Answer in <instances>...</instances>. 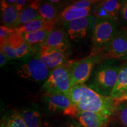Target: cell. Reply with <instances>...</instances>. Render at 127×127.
<instances>
[{
  "label": "cell",
  "instance_id": "7a4b0ae2",
  "mask_svg": "<svg viewBox=\"0 0 127 127\" xmlns=\"http://www.w3.org/2000/svg\"><path fill=\"white\" fill-rule=\"evenodd\" d=\"M121 65L116 61L105 60L94 69L87 85L100 94L111 96Z\"/></svg>",
  "mask_w": 127,
  "mask_h": 127
},
{
  "label": "cell",
  "instance_id": "e0dca14e",
  "mask_svg": "<svg viewBox=\"0 0 127 127\" xmlns=\"http://www.w3.org/2000/svg\"><path fill=\"white\" fill-rule=\"evenodd\" d=\"M0 7L3 25L14 29L20 12L15 8V6L8 4L5 1H0Z\"/></svg>",
  "mask_w": 127,
  "mask_h": 127
},
{
  "label": "cell",
  "instance_id": "5b68a950",
  "mask_svg": "<svg viewBox=\"0 0 127 127\" xmlns=\"http://www.w3.org/2000/svg\"><path fill=\"white\" fill-rule=\"evenodd\" d=\"M99 57L96 55H90L77 61L68 64L71 72V88L78 84H83L90 79L94 71L95 64Z\"/></svg>",
  "mask_w": 127,
  "mask_h": 127
},
{
  "label": "cell",
  "instance_id": "9c48e42d",
  "mask_svg": "<svg viewBox=\"0 0 127 127\" xmlns=\"http://www.w3.org/2000/svg\"><path fill=\"white\" fill-rule=\"evenodd\" d=\"M36 57L51 71L59 66L67 65L69 63L66 53L58 49L45 45L39 47Z\"/></svg>",
  "mask_w": 127,
  "mask_h": 127
},
{
  "label": "cell",
  "instance_id": "ba28073f",
  "mask_svg": "<svg viewBox=\"0 0 127 127\" xmlns=\"http://www.w3.org/2000/svg\"><path fill=\"white\" fill-rule=\"evenodd\" d=\"M31 45L24 39L21 34L14 32L7 42L1 47L8 59H18L26 56L31 52Z\"/></svg>",
  "mask_w": 127,
  "mask_h": 127
},
{
  "label": "cell",
  "instance_id": "83f0119b",
  "mask_svg": "<svg viewBox=\"0 0 127 127\" xmlns=\"http://www.w3.org/2000/svg\"><path fill=\"white\" fill-rule=\"evenodd\" d=\"M29 4H30V1H26V0H17V2L14 5V6H15V8L20 12Z\"/></svg>",
  "mask_w": 127,
  "mask_h": 127
},
{
  "label": "cell",
  "instance_id": "f546056e",
  "mask_svg": "<svg viewBox=\"0 0 127 127\" xmlns=\"http://www.w3.org/2000/svg\"><path fill=\"white\" fill-rule=\"evenodd\" d=\"M5 1L8 4L11 5H14L17 2V0H6Z\"/></svg>",
  "mask_w": 127,
  "mask_h": 127
},
{
  "label": "cell",
  "instance_id": "44dd1931",
  "mask_svg": "<svg viewBox=\"0 0 127 127\" xmlns=\"http://www.w3.org/2000/svg\"><path fill=\"white\" fill-rule=\"evenodd\" d=\"M51 32L48 30H44L33 32L24 33L21 35L24 39L31 46L38 45L40 47L45 43Z\"/></svg>",
  "mask_w": 127,
  "mask_h": 127
},
{
  "label": "cell",
  "instance_id": "6da1fadb",
  "mask_svg": "<svg viewBox=\"0 0 127 127\" xmlns=\"http://www.w3.org/2000/svg\"><path fill=\"white\" fill-rule=\"evenodd\" d=\"M66 95L79 111L96 112L108 117L115 112L120 104L111 96L100 94L85 84L72 87Z\"/></svg>",
  "mask_w": 127,
  "mask_h": 127
},
{
  "label": "cell",
  "instance_id": "8992f818",
  "mask_svg": "<svg viewBox=\"0 0 127 127\" xmlns=\"http://www.w3.org/2000/svg\"><path fill=\"white\" fill-rule=\"evenodd\" d=\"M98 54L105 60L127 62V30H120L110 43Z\"/></svg>",
  "mask_w": 127,
  "mask_h": 127
},
{
  "label": "cell",
  "instance_id": "8fae6325",
  "mask_svg": "<svg viewBox=\"0 0 127 127\" xmlns=\"http://www.w3.org/2000/svg\"><path fill=\"white\" fill-rule=\"evenodd\" d=\"M124 1L106 0L98 1L93 10L92 15L97 20L118 21Z\"/></svg>",
  "mask_w": 127,
  "mask_h": 127
},
{
  "label": "cell",
  "instance_id": "ac0fdd59",
  "mask_svg": "<svg viewBox=\"0 0 127 127\" xmlns=\"http://www.w3.org/2000/svg\"><path fill=\"white\" fill-rule=\"evenodd\" d=\"M127 90V62L120 66L118 78L115 86L111 94V96L120 102L125 91Z\"/></svg>",
  "mask_w": 127,
  "mask_h": 127
},
{
  "label": "cell",
  "instance_id": "d4e9b609",
  "mask_svg": "<svg viewBox=\"0 0 127 127\" xmlns=\"http://www.w3.org/2000/svg\"><path fill=\"white\" fill-rule=\"evenodd\" d=\"M121 123L127 127V101L120 102L118 105L117 110Z\"/></svg>",
  "mask_w": 127,
  "mask_h": 127
},
{
  "label": "cell",
  "instance_id": "1f68e13d",
  "mask_svg": "<svg viewBox=\"0 0 127 127\" xmlns=\"http://www.w3.org/2000/svg\"><path fill=\"white\" fill-rule=\"evenodd\" d=\"M68 127H82L81 125H77V124H72L71 125H69Z\"/></svg>",
  "mask_w": 127,
  "mask_h": 127
},
{
  "label": "cell",
  "instance_id": "3957f363",
  "mask_svg": "<svg viewBox=\"0 0 127 127\" xmlns=\"http://www.w3.org/2000/svg\"><path fill=\"white\" fill-rule=\"evenodd\" d=\"M120 30L118 21L96 20L93 28V48L91 55H96L107 47Z\"/></svg>",
  "mask_w": 127,
  "mask_h": 127
},
{
  "label": "cell",
  "instance_id": "4dcf8cb0",
  "mask_svg": "<svg viewBox=\"0 0 127 127\" xmlns=\"http://www.w3.org/2000/svg\"><path fill=\"white\" fill-rule=\"evenodd\" d=\"M127 101V91H125L124 95H123V98H122L120 100V102H124V101Z\"/></svg>",
  "mask_w": 127,
  "mask_h": 127
},
{
  "label": "cell",
  "instance_id": "2e32d148",
  "mask_svg": "<svg viewBox=\"0 0 127 127\" xmlns=\"http://www.w3.org/2000/svg\"><path fill=\"white\" fill-rule=\"evenodd\" d=\"M41 3L39 1H34L30 2V4L24 8L20 12L18 19L14 27V29L40 17L39 15L38 9Z\"/></svg>",
  "mask_w": 127,
  "mask_h": 127
},
{
  "label": "cell",
  "instance_id": "7402d4cb",
  "mask_svg": "<svg viewBox=\"0 0 127 127\" xmlns=\"http://www.w3.org/2000/svg\"><path fill=\"white\" fill-rule=\"evenodd\" d=\"M39 15L47 21L54 22L57 16V11L51 3H41L38 9Z\"/></svg>",
  "mask_w": 127,
  "mask_h": 127
},
{
  "label": "cell",
  "instance_id": "ffe728a7",
  "mask_svg": "<svg viewBox=\"0 0 127 127\" xmlns=\"http://www.w3.org/2000/svg\"><path fill=\"white\" fill-rule=\"evenodd\" d=\"M27 127H41V115L35 107H27L20 112Z\"/></svg>",
  "mask_w": 127,
  "mask_h": 127
},
{
  "label": "cell",
  "instance_id": "f1b7e54d",
  "mask_svg": "<svg viewBox=\"0 0 127 127\" xmlns=\"http://www.w3.org/2000/svg\"><path fill=\"white\" fill-rule=\"evenodd\" d=\"M8 60V58L7 57V55L4 54V52L1 51H0V66L2 68L6 64Z\"/></svg>",
  "mask_w": 127,
  "mask_h": 127
},
{
  "label": "cell",
  "instance_id": "484cf974",
  "mask_svg": "<svg viewBox=\"0 0 127 127\" xmlns=\"http://www.w3.org/2000/svg\"><path fill=\"white\" fill-rule=\"evenodd\" d=\"M118 20L123 27L127 28V0L124 1L122 7L121 8Z\"/></svg>",
  "mask_w": 127,
  "mask_h": 127
},
{
  "label": "cell",
  "instance_id": "d6986e66",
  "mask_svg": "<svg viewBox=\"0 0 127 127\" xmlns=\"http://www.w3.org/2000/svg\"><path fill=\"white\" fill-rule=\"evenodd\" d=\"M92 11V8H78L68 6L62 12L61 19L64 23L80 19L90 15Z\"/></svg>",
  "mask_w": 127,
  "mask_h": 127
},
{
  "label": "cell",
  "instance_id": "4316f807",
  "mask_svg": "<svg viewBox=\"0 0 127 127\" xmlns=\"http://www.w3.org/2000/svg\"><path fill=\"white\" fill-rule=\"evenodd\" d=\"M98 2V1H94V0H81L73 3L69 6L73 8H92L93 5L96 4Z\"/></svg>",
  "mask_w": 127,
  "mask_h": 127
},
{
  "label": "cell",
  "instance_id": "d6a6232c",
  "mask_svg": "<svg viewBox=\"0 0 127 127\" xmlns=\"http://www.w3.org/2000/svg\"><path fill=\"white\" fill-rule=\"evenodd\" d=\"M50 2L52 3H57V2H59L60 1H58V0H50Z\"/></svg>",
  "mask_w": 127,
  "mask_h": 127
},
{
  "label": "cell",
  "instance_id": "277c9868",
  "mask_svg": "<svg viewBox=\"0 0 127 127\" xmlns=\"http://www.w3.org/2000/svg\"><path fill=\"white\" fill-rule=\"evenodd\" d=\"M71 88V72L68 64L50 71L42 89L45 94L66 95Z\"/></svg>",
  "mask_w": 127,
  "mask_h": 127
},
{
  "label": "cell",
  "instance_id": "cb8c5ba5",
  "mask_svg": "<svg viewBox=\"0 0 127 127\" xmlns=\"http://www.w3.org/2000/svg\"><path fill=\"white\" fill-rule=\"evenodd\" d=\"M15 32V30L1 25L0 27V45L1 47L5 45L9 38Z\"/></svg>",
  "mask_w": 127,
  "mask_h": 127
},
{
  "label": "cell",
  "instance_id": "7c38bea8",
  "mask_svg": "<svg viewBox=\"0 0 127 127\" xmlns=\"http://www.w3.org/2000/svg\"><path fill=\"white\" fill-rule=\"evenodd\" d=\"M94 18L90 15L85 18L64 23V28L69 39L75 40L85 37L93 24Z\"/></svg>",
  "mask_w": 127,
  "mask_h": 127
},
{
  "label": "cell",
  "instance_id": "9a60e30c",
  "mask_svg": "<svg viewBox=\"0 0 127 127\" xmlns=\"http://www.w3.org/2000/svg\"><path fill=\"white\" fill-rule=\"evenodd\" d=\"M54 22L47 21L41 17H39L38 18L35 19L22 26L16 28L14 30L15 32L20 34L33 32L44 30L52 31L54 30Z\"/></svg>",
  "mask_w": 127,
  "mask_h": 127
},
{
  "label": "cell",
  "instance_id": "52a82bcc",
  "mask_svg": "<svg viewBox=\"0 0 127 127\" xmlns=\"http://www.w3.org/2000/svg\"><path fill=\"white\" fill-rule=\"evenodd\" d=\"M50 73V69L37 57L23 64L17 71V75L21 78L36 82L46 80Z\"/></svg>",
  "mask_w": 127,
  "mask_h": 127
},
{
  "label": "cell",
  "instance_id": "30bf717a",
  "mask_svg": "<svg viewBox=\"0 0 127 127\" xmlns=\"http://www.w3.org/2000/svg\"><path fill=\"white\" fill-rule=\"evenodd\" d=\"M45 101L49 110L52 112H63L65 115L75 118L79 110L65 94H45Z\"/></svg>",
  "mask_w": 127,
  "mask_h": 127
},
{
  "label": "cell",
  "instance_id": "5bb4252c",
  "mask_svg": "<svg viewBox=\"0 0 127 127\" xmlns=\"http://www.w3.org/2000/svg\"><path fill=\"white\" fill-rule=\"evenodd\" d=\"M68 37L66 32L62 30L54 29L42 45L54 48L66 54L70 48Z\"/></svg>",
  "mask_w": 127,
  "mask_h": 127
},
{
  "label": "cell",
  "instance_id": "603a6c76",
  "mask_svg": "<svg viewBox=\"0 0 127 127\" xmlns=\"http://www.w3.org/2000/svg\"><path fill=\"white\" fill-rule=\"evenodd\" d=\"M1 127H27L20 112L14 111L3 121Z\"/></svg>",
  "mask_w": 127,
  "mask_h": 127
},
{
  "label": "cell",
  "instance_id": "4fadbf2b",
  "mask_svg": "<svg viewBox=\"0 0 127 127\" xmlns=\"http://www.w3.org/2000/svg\"><path fill=\"white\" fill-rule=\"evenodd\" d=\"M82 127H106L109 117L89 111H79L75 117Z\"/></svg>",
  "mask_w": 127,
  "mask_h": 127
}]
</instances>
